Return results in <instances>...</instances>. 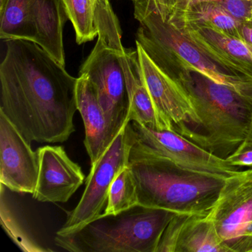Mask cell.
<instances>
[{
    "mask_svg": "<svg viewBox=\"0 0 252 252\" xmlns=\"http://www.w3.org/2000/svg\"><path fill=\"white\" fill-rule=\"evenodd\" d=\"M0 110L29 142L63 143L75 132L78 78L32 41L6 42Z\"/></svg>",
    "mask_w": 252,
    "mask_h": 252,
    "instance_id": "obj_1",
    "label": "cell"
},
{
    "mask_svg": "<svg viewBox=\"0 0 252 252\" xmlns=\"http://www.w3.org/2000/svg\"><path fill=\"white\" fill-rule=\"evenodd\" d=\"M150 58L175 81L197 115L198 123L187 140L225 160L252 135V95L175 60Z\"/></svg>",
    "mask_w": 252,
    "mask_h": 252,
    "instance_id": "obj_2",
    "label": "cell"
},
{
    "mask_svg": "<svg viewBox=\"0 0 252 252\" xmlns=\"http://www.w3.org/2000/svg\"><path fill=\"white\" fill-rule=\"evenodd\" d=\"M138 204L177 214L207 216L225 179L185 169L166 158L129 155Z\"/></svg>",
    "mask_w": 252,
    "mask_h": 252,
    "instance_id": "obj_3",
    "label": "cell"
},
{
    "mask_svg": "<svg viewBox=\"0 0 252 252\" xmlns=\"http://www.w3.org/2000/svg\"><path fill=\"white\" fill-rule=\"evenodd\" d=\"M176 214L138 204L116 215L101 214L73 232L57 234L54 242L71 252H156Z\"/></svg>",
    "mask_w": 252,
    "mask_h": 252,
    "instance_id": "obj_4",
    "label": "cell"
},
{
    "mask_svg": "<svg viewBox=\"0 0 252 252\" xmlns=\"http://www.w3.org/2000/svg\"><path fill=\"white\" fill-rule=\"evenodd\" d=\"M138 22L136 43L149 57L175 60L186 67L203 72L217 82L252 95V79L216 63L158 11H153Z\"/></svg>",
    "mask_w": 252,
    "mask_h": 252,
    "instance_id": "obj_5",
    "label": "cell"
},
{
    "mask_svg": "<svg viewBox=\"0 0 252 252\" xmlns=\"http://www.w3.org/2000/svg\"><path fill=\"white\" fill-rule=\"evenodd\" d=\"M135 142L131 122H128L97 161L85 181V191L76 207L57 234H67L99 217L107 206L110 186L118 175L129 166V153Z\"/></svg>",
    "mask_w": 252,
    "mask_h": 252,
    "instance_id": "obj_6",
    "label": "cell"
},
{
    "mask_svg": "<svg viewBox=\"0 0 252 252\" xmlns=\"http://www.w3.org/2000/svg\"><path fill=\"white\" fill-rule=\"evenodd\" d=\"M135 142L129 155L166 158L194 172L226 179L242 170L171 130L150 129L132 121Z\"/></svg>",
    "mask_w": 252,
    "mask_h": 252,
    "instance_id": "obj_7",
    "label": "cell"
},
{
    "mask_svg": "<svg viewBox=\"0 0 252 252\" xmlns=\"http://www.w3.org/2000/svg\"><path fill=\"white\" fill-rule=\"evenodd\" d=\"M123 53L109 48L98 38L79 72V74L86 75L95 86L113 140L130 122V103L121 60Z\"/></svg>",
    "mask_w": 252,
    "mask_h": 252,
    "instance_id": "obj_8",
    "label": "cell"
},
{
    "mask_svg": "<svg viewBox=\"0 0 252 252\" xmlns=\"http://www.w3.org/2000/svg\"><path fill=\"white\" fill-rule=\"evenodd\" d=\"M209 216L230 252H252V168L225 180Z\"/></svg>",
    "mask_w": 252,
    "mask_h": 252,
    "instance_id": "obj_9",
    "label": "cell"
},
{
    "mask_svg": "<svg viewBox=\"0 0 252 252\" xmlns=\"http://www.w3.org/2000/svg\"><path fill=\"white\" fill-rule=\"evenodd\" d=\"M146 86L160 113L170 124L172 131L188 139L198 123L189 100L175 83L136 43Z\"/></svg>",
    "mask_w": 252,
    "mask_h": 252,
    "instance_id": "obj_10",
    "label": "cell"
},
{
    "mask_svg": "<svg viewBox=\"0 0 252 252\" xmlns=\"http://www.w3.org/2000/svg\"><path fill=\"white\" fill-rule=\"evenodd\" d=\"M39 158L25 137L0 110V182L8 189L33 194Z\"/></svg>",
    "mask_w": 252,
    "mask_h": 252,
    "instance_id": "obj_11",
    "label": "cell"
},
{
    "mask_svg": "<svg viewBox=\"0 0 252 252\" xmlns=\"http://www.w3.org/2000/svg\"><path fill=\"white\" fill-rule=\"evenodd\" d=\"M39 175L33 197L39 202L66 203L82 186L85 175L78 163L60 146L37 150Z\"/></svg>",
    "mask_w": 252,
    "mask_h": 252,
    "instance_id": "obj_12",
    "label": "cell"
},
{
    "mask_svg": "<svg viewBox=\"0 0 252 252\" xmlns=\"http://www.w3.org/2000/svg\"><path fill=\"white\" fill-rule=\"evenodd\" d=\"M156 252H230L209 215L176 214L165 228Z\"/></svg>",
    "mask_w": 252,
    "mask_h": 252,
    "instance_id": "obj_13",
    "label": "cell"
},
{
    "mask_svg": "<svg viewBox=\"0 0 252 252\" xmlns=\"http://www.w3.org/2000/svg\"><path fill=\"white\" fill-rule=\"evenodd\" d=\"M178 30L216 63L252 79V55L241 39L209 28H184Z\"/></svg>",
    "mask_w": 252,
    "mask_h": 252,
    "instance_id": "obj_14",
    "label": "cell"
},
{
    "mask_svg": "<svg viewBox=\"0 0 252 252\" xmlns=\"http://www.w3.org/2000/svg\"><path fill=\"white\" fill-rule=\"evenodd\" d=\"M76 101L85 125L84 144L93 164L104 154L114 140L110 135L95 86L85 74H79L78 78Z\"/></svg>",
    "mask_w": 252,
    "mask_h": 252,
    "instance_id": "obj_15",
    "label": "cell"
},
{
    "mask_svg": "<svg viewBox=\"0 0 252 252\" xmlns=\"http://www.w3.org/2000/svg\"><path fill=\"white\" fill-rule=\"evenodd\" d=\"M130 109L129 119L156 130H171L170 124L156 107L146 86L137 49L125 48L121 55Z\"/></svg>",
    "mask_w": 252,
    "mask_h": 252,
    "instance_id": "obj_16",
    "label": "cell"
},
{
    "mask_svg": "<svg viewBox=\"0 0 252 252\" xmlns=\"http://www.w3.org/2000/svg\"><path fill=\"white\" fill-rule=\"evenodd\" d=\"M35 43L65 67L63 29L67 17L63 0H32Z\"/></svg>",
    "mask_w": 252,
    "mask_h": 252,
    "instance_id": "obj_17",
    "label": "cell"
},
{
    "mask_svg": "<svg viewBox=\"0 0 252 252\" xmlns=\"http://www.w3.org/2000/svg\"><path fill=\"white\" fill-rule=\"evenodd\" d=\"M164 20L178 29L209 28L240 39L241 23L212 0H190L171 11Z\"/></svg>",
    "mask_w": 252,
    "mask_h": 252,
    "instance_id": "obj_18",
    "label": "cell"
},
{
    "mask_svg": "<svg viewBox=\"0 0 252 252\" xmlns=\"http://www.w3.org/2000/svg\"><path fill=\"white\" fill-rule=\"evenodd\" d=\"M0 38L35 42L36 33L32 14V0H9L0 16Z\"/></svg>",
    "mask_w": 252,
    "mask_h": 252,
    "instance_id": "obj_19",
    "label": "cell"
},
{
    "mask_svg": "<svg viewBox=\"0 0 252 252\" xmlns=\"http://www.w3.org/2000/svg\"><path fill=\"white\" fill-rule=\"evenodd\" d=\"M68 20L76 33L77 44L86 43L98 36L95 21V0H63Z\"/></svg>",
    "mask_w": 252,
    "mask_h": 252,
    "instance_id": "obj_20",
    "label": "cell"
},
{
    "mask_svg": "<svg viewBox=\"0 0 252 252\" xmlns=\"http://www.w3.org/2000/svg\"><path fill=\"white\" fill-rule=\"evenodd\" d=\"M138 205L136 182L129 166L116 176L109 190L104 214L116 215Z\"/></svg>",
    "mask_w": 252,
    "mask_h": 252,
    "instance_id": "obj_21",
    "label": "cell"
},
{
    "mask_svg": "<svg viewBox=\"0 0 252 252\" xmlns=\"http://www.w3.org/2000/svg\"><path fill=\"white\" fill-rule=\"evenodd\" d=\"M3 190L1 189L0 217L1 225L10 238L23 252H47L51 249H45L37 243L34 237L29 232L24 224L21 222L11 205L6 200Z\"/></svg>",
    "mask_w": 252,
    "mask_h": 252,
    "instance_id": "obj_22",
    "label": "cell"
},
{
    "mask_svg": "<svg viewBox=\"0 0 252 252\" xmlns=\"http://www.w3.org/2000/svg\"><path fill=\"white\" fill-rule=\"evenodd\" d=\"M95 21L98 38L109 48L123 53L125 48L122 43V31L110 0H95Z\"/></svg>",
    "mask_w": 252,
    "mask_h": 252,
    "instance_id": "obj_23",
    "label": "cell"
},
{
    "mask_svg": "<svg viewBox=\"0 0 252 252\" xmlns=\"http://www.w3.org/2000/svg\"><path fill=\"white\" fill-rule=\"evenodd\" d=\"M190 1V0H189ZM240 23L252 22V0H212ZM180 7V6H179Z\"/></svg>",
    "mask_w": 252,
    "mask_h": 252,
    "instance_id": "obj_24",
    "label": "cell"
},
{
    "mask_svg": "<svg viewBox=\"0 0 252 252\" xmlns=\"http://www.w3.org/2000/svg\"><path fill=\"white\" fill-rule=\"evenodd\" d=\"M225 160L240 169L252 168V134Z\"/></svg>",
    "mask_w": 252,
    "mask_h": 252,
    "instance_id": "obj_25",
    "label": "cell"
},
{
    "mask_svg": "<svg viewBox=\"0 0 252 252\" xmlns=\"http://www.w3.org/2000/svg\"><path fill=\"white\" fill-rule=\"evenodd\" d=\"M189 0H163L161 5L157 10L158 12L160 14L163 19L167 17L168 14L173 11L175 8H178L181 5H184Z\"/></svg>",
    "mask_w": 252,
    "mask_h": 252,
    "instance_id": "obj_26",
    "label": "cell"
},
{
    "mask_svg": "<svg viewBox=\"0 0 252 252\" xmlns=\"http://www.w3.org/2000/svg\"><path fill=\"white\" fill-rule=\"evenodd\" d=\"M240 39L244 42L252 55V22L241 23Z\"/></svg>",
    "mask_w": 252,
    "mask_h": 252,
    "instance_id": "obj_27",
    "label": "cell"
},
{
    "mask_svg": "<svg viewBox=\"0 0 252 252\" xmlns=\"http://www.w3.org/2000/svg\"><path fill=\"white\" fill-rule=\"evenodd\" d=\"M8 1H9V0H0V16L3 14Z\"/></svg>",
    "mask_w": 252,
    "mask_h": 252,
    "instance_id": "obj_28",
    "label": "cell"
},
{
    "mask_svg": "<svg viewBox=\"0 0 252 252\" xmlns=\"http://www.w3.org/2000/svg\"><path fill=\"white\" fill-rule=\"evenodd\" d=\"M130 1H132V2H135V0H130Z\"/></svg>",
    "mask_w": 252,
    "mask_h": 252,
    "instance_id": "obj_29",
    "label": "cell"
},
{
    "mask_svg": "<svg viewBox=\"0 0 252 252\" xmlns=\"http://www.w3.org/2000/svg\"></svg>",
    "mask_w": 252,
    "mask_h": 252,
    "instance_id": "obj_30",
    "label": "cell"
}]
</instances>
